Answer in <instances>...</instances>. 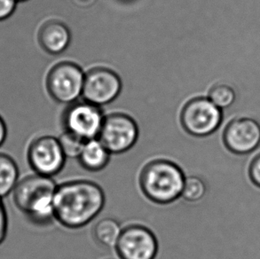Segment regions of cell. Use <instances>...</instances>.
<instances>
[{
  "label": "cell",
  "instance_id": "cell-1",
  "mask_svg": "<svg viewBox=\"0 0 260 259\" xmlns=\"http://www.w3.org/2000/svg\"><path fill=\"white\" fill-rule=\"evenodd\" d=\"M105 203V193L97 183L85 179L62 183L54 195L55 220L69 229L84 228L98 217Z\"/></svg>",
  "mask_w": 260,
  "mask_h": 259
},
{
  "label": "cell",
  "instance_id": "cell-2",
  "mask_svg": "<svg viewBox=\"0 0 260 259\" xmlns=\"http://www.w3.org/2000/svg\"><path fill=\"white\" fill-rule=\"evenodd\" d=\"M57 186L53 178L36 173L27 176L19 180L14 188V204L32 224L49 225L55 220L54 195Z\"/></svg>",
  "mask_w": 260,
  "mask_h": 259
},
{
  "label": "cell",
  "instance_id": "cell-3",
  "mask_svg": "<svg viewBox=\"0 0 260 259\" xmlns=\"http://www.w3.org/2000/svg\"><path fill=\"white\" fill-rule=\"evenodd\" d=\"M186 176L182 169L167 159H155L141 169L139 185L152 203L166 205L181 197Z\"/></svg>",
  "mask_w": 260,
  "mask_h": 259
},
{
  "label": "cell",
  "instance_id": "cell-4",
  "mask_svg": "<svg viewBox=\"0 0 260 259\" xmlns=\"http://www.w3.org/2000/svg\"><path fill=\"white\" fill-rule=\"evenodd\" d=\"M223 112L208 97L197 96L183 106L179 114L180 126L190 136L205 138L221 127Z\"/></svg>",
  "mask_w": 260,
  "mask_h": 259
},
{
  "label": "cell",
  "instance_id": "cell-5",
  "mask_svg": "<svg viewBox=\"0 0 260 259\" xmlns=\"http://www.w3.org/2000/svg\"><path fill=\"white\" fill-rule=\"evenodd\" d=\"M85 72L78 64L64 60L52 68L46 77V89L55 102L69 106L82 98Z\"/></svg>",
  "mask_w": 260,
  "mask_h": 259
},
{
  "label": "cell",
  "instance_id": "cell-6",
  "mask_svg": "<svg viewBox=\"0 0 260 259\" xmlns=\"http://www.w3.org/2000/svg\"><path fill=\"white\" fill-rule=\"evenodd\" d=\"M140 127L129 114L111 112L106 115L98 139L111 154H121L131 150L137 143Z\"/></svg>",
  "mask_w": 260,
  "mask_h": 259
},
{
  "label": "cell",
  "instance_id": "cell-7",
  "mask_svg": "<svg viewBox=\"0 0 260 259\" xmlns=\"http://www.w3.org/2000/svg\"><path fill=\"white\" fill-rule=\"evenodd\" d=\"M105 116L101 107L83 100L78 101L67 106L64 110L62 130L85 141L98 139Z\"/></svg>",
  "mask_w": 260,
  "mask_h": 259
},
{
  "label": "cell",
  "instance_id": "cell-8",
  "mask_svg": "<svg viewBox=\"0 0 260 259\" xmlns=\"http://www.w3.org/2000/svg\"><path fill=\"white\" fill-rule=\"evenodd\" d=\"M123 91V81L115 70L95 67L85 73L81 99L102 108L115 102Z\"/></svg>",
  "mask_w": 260,
  "mask_h": 259
},
{
  "label": "cell",
  "instance_id": "cell-9",
  "mask_svg": "<svg viewBox=\"0 0 260 259\" xmlns=\"http://www.w3.org/2000/svg\"><path fill=\"white\" fill-rule=\"evenodd\" d=\"M27 155L28 165L36 174L50 178L63 170L67 159L58 138L52 135H43L32 140Z\"/></svg>",
  "mask_w": 260,
  "mask_h": 259
},
{
  "label": "cell",
  "instance_id": "cell-10",
  "mask_svg": "<svg viewBox=\"0 0 260 259\" xmlns=\"http://www.w3.org/2000/svg\"><path fill=\"white\" fill-rule=\"evenodd\" d=\"M158 249L155 234L142 224L123 228L115 248L120 259H155Z\"/></svg>",
  "mask_w": 260,
  "mask_h": 259
},
{
  "label": "cell",
  "instance_id": "cell-11",
  "mask_svg": "<svg viewBox=\"0 0 260 259\" xmlns=\"http://www.w3.org/2000/svg\"><path fill=\"white\" fill-rule=\"evenodd\" d=\"M222 139L233 153L250 154L260 146V123L251 117L234 118L222 131Z\"/></svg>",
  "mask_w": 260,
  "mask_h": 259
},
{
  "label": "cell",
  "instance_id": "cell-12",
  "mask_svg": "<svg viewBox=\"0 0 260 259\" xmlns=\"http://www.w3.org/2000/svg\"><path fill=\"white\" fill-rule=\"evenodd\" d=\"M37 39L41 48L51 55L66 53L73 44L71 28L57 19L44 21L37 31Z\"/></svg>",
  "mask_w": 260,
  "mask_h": 259
},
{
  "label": "cell",
  "instance_id": "cell-13",
  "mask_svg": "<svg viewBox=\"0 0 260 259\" xmlns=\"http://www.w3.org/2000/svg\"><path fill=\"white\" fill-rule=\"evenodd\" d=\"M111 154L99 139L85 141L78 163L83 169L90 172L103 171L109 165Z\"/></svg>",
  "mask_w": 260,
  "mask_h": 259
},
{
  "label": "cell",
  "instance_id": "cell-14",
  "mask_svg": "<svg viewBox=\"0 0 260 259\" xmlns=\"http://www.w3.org/2000/svg\"><path fill=\"white\" fill-rule=\"evenodd\" d=\"M123 228L111 217H105L96 223L92 230L95 242L105 249H115Z\"/></svg>",
  "mask_w": 260,
  "mask_h": 259
},
{
  "label": "cell",
  "instance_id": "cell-15",
  "mask_svg": "<svg viewBox=\"0 0 260 259\" xmlns=\"http://www.w3.org/2000/svg\"><path fill=\"white\" fill-rule=\"evenodd\" d=\"M19 182V168L10 155L0 153V198L14 192Z\"/></svg>",
  "mask_w": 260,
  "mask_h": 259
},
{
  "label": "cell",
  "instance_id": "cell-16",
  "mask_svg": "<svg viewBox=\"0 0 260 259\" xmlns=\"http://www.w3.org/2000/svg\"><path fill=\"white\" fill-rule=\"evenodd\" d=\"M208 184L198 176L186 177L181 197L188 203H199L207 195Z\"/></svg>",
  "mask_w": 260,
  "mask_h": 259
},
{
  "label": "cell",
  "instance_id": "cell-17",
  "mask_svg": "<svg viewBox=\"0 0 260 259\" xmlns=\"http://www.w3.org/2000/svg\"><path fill=\"white\" fill-rule=\"evenodd\" d=\"M208 98L218 109H229L236 102L235 89L225 83H218L211 86L208 91Z\"/></svg>",
  "mask_w": 260,
  "mask_h": 259
},
{
  "label": "cell",
  "instance_id": "cell-18",
  "mask_svg": "<svg viewBox=\"0 0 260 259\" xmlns=\"http://www.w3.org/2000/svg\"><path fill=\"white\" fill-rule=\"evenodd\" d=\"M57 138L66 158H78L85 145V140L67 132H62Z\"/></svg>",
  "mask_w": 260,
  "mask_h": 259
},
{
  "label": "cell",
  "instance_id": "cell-19",
  "mask_svg": "<svg viewBox=\"0 0 260 259\" xmlns=\"http://www.w3.org/2000/svg\"><path fill=\"white\" fill-rule=\"evenodd\" d=\"M17 4L16 0H0V21H6L14 14Z\"/></svg>",
  "mask_w": 260,
  "mask_h": 259
},
{
  "label": "cell",
  "instance_id": "cell-20",
  "mask_svg": "<svg viewBox=\"0 0 260 259\" xmlns=\"http://www.w3.org/2000/svg\"><path fill=\"white\" fill-rule=\"evenodd\" d=\"M7 228H8V219H7V210L4 205L2 198H0V245L6 240Z\"/></svg>",
  "mask_w": 260,
  "mask_h": 259
},
{
  "label": "cell",
  "instance_id": "cell-21",
  "mask_svg": "<svg viewBox=\"0 0 260 259\" xmlns=\"http://www.w3.org/2000/svg\"><path fill=\"white\" fill-rule=\"evenodd\" d=\"M250 177L252 182L260 187V153L251 161L250 165Z\"/></svg>",
  "mask_w": 260,
  "mask_h": 259
},
{
  "label": "cell",
  "instance_id": "cell-22",
  "mask_svg": "<svg viewBox=\"0 0 260 259\" xmlns=\"http://www.w3.org/2000/svg\"><path fill=\"white\" fill-rule=\"evenodd\" d=\"M7 137V123L3 119V117L0 116V147L5 143Z\"/></svg>",
  "mask_w": 260,
  "mask_h": 259
},
{
  "label": "cell",
  "instance_id": "cell-23",
  "mask_svg": "<svg viewBox=\"0 0 260 259\" xmlns=\"http://www.w3.org/2000/svg\"><path fill=\"white\" fill-rule=\"evenodd\" d=\"M17 3H25V2H28L29 0H16Z\"/></svg>",
  "mask_w": 260,
  "mask_h": 259
}]
</instances>
